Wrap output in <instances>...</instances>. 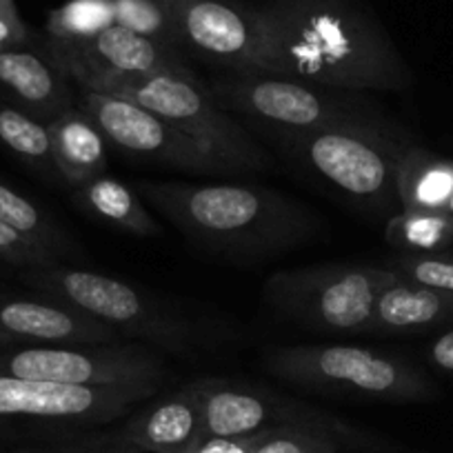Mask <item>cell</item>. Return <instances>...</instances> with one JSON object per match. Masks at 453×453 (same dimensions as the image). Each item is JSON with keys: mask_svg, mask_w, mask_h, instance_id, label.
<instances>
[{"mask_svg": "<svg viewBox=\"0 0 453 453\" xmlns=\"http://www.w3.org/2000/svg\"><path fill=\"white\" fill-rule=\"evenodd\" d=\"M269 76L345 91H404L407 63L389 34L354 0H260Z\"/></svg>", "mask_w": 453, "mask_h": 453, "instance_id": "1", "label": "cell"}, {"mask_svg": "<svg viewBox=\"0 0 453 453\" xmlns=\"http://www.w3.org/2000/svg\"><path fill=\"white\" fill-rule=\"evenodd\" d=\"M138 194L187 241L226 258H272L320 232L311 209L269 187L142 180Z\"/></svg>", "mask_w": 453, "mask_h": 453, "instance_id": "2", "label": "cell"}, {"mask_svg": "<svg viewBox=\"0 0 453 453\" xmlns=\"http://www.w3.org/2000/svg\"><path fill=\"white\" fill-rule=\"evenodd\" d=\"M76 87L123 96L154 111L196 142L225 173L263 172L272 165L267 151L222 109L194 72L109 73L58 60Z\"/></svg>", "mask_w": 453, "mask_h": 453, "instance_id": "3", "label": "cell"}, {"mask_svg": "<svg viewBox=\"0 0 453 453\" xmlns=\"http://www.w3.org/2000/svg\"><path fill=\"white\" fill-rule=\"evenodd\" d=\"M20 276L42 298L87 313L123 340L134 338L156 351L191 354L204 338L198 322L120 278L60 263L23 269Z\"/></svg>", "mask_w": 453, "mask_h": 453, "instance_id": "4", "label": "cell"}, {"mask_svg": "<svg viewBox=\"0 0 453 453\" xmlns=\"http://www.w3.org/2000/svg\"><path fill=\"white\" fill-rule=\"evenodd\" d=\"M272 376L313 391L369 403H413L435 395V385L409 360L354 345L276 347L263 356Z\"/></svg>", "mask_w": 453, "mask_h": 453, "instance_id": "5", "label": "cell"}, {"mask_svg": "<svg viewBox=\"0 0 453 453\" xmlns=\"http://www.w3.org/2000/svg\"><path fill=\"white\" fill-rule=\"evenodd\" d=\"M282 156L367 211L398 203L395 165L409 145L389 127H338L322 132H263ZM400 204V203H398Z\"/></svg>", "mask_w": 453, "mask_h": 453, "instance_id": "6", "label": "cell"}, {"mask_svg": "<svg viewBox=\"0 0 453 453\" xmlns=\"http://www.w3.org/2000/svg\"><path fill=\"white\" fill-rule=\"evenodd\" d=\"M216 103L260 132L307 134L338 127H389L360 91L331 89L269 73H234L209 82Z\"/></svg>", "mask_w": 453, "mask_h": 453, "instance_id": "7", "label": "cell"}, {"mask_svg": "<svg viewBox=\"0 0 453 453\" xmlns=\"http://www.w3.org/2000/svg\"><path fill=\"white\" fill-rule=\"evenodd\" d=\"M394 278L385 265H307L269 276L265 300L278 316L304 329L360 335L372 329L378 294Z\"/></svg>", "mask_w": 453, "mask_h": 453, "instance_id": "8", "label": "cell"}, {"mask_svg": "<svg viewBox=\"0 0 453 453\" xmlns=\"http://www.w3.org/2000/svg\"><path fill=\"white\" fill-rule=\"evenodd\" d=\"M156 385L82 387L0 376V438H73L129 416Z\"/></svg>", "mask_w": 453, "mask_h": 453, "instance_id": "9", "label": "cell"}, {"mask_svg": "<svg viewBox=\"0 0 453 453\" xmlns=\"http://www.w3.org/2000/svg\"><path fill=\"white\" fill-rule=\"evenodd\" d=\"M0 376L82 387H160L169 378L163 356L141 342L120 345L0 347Z\"/></svg>", "mask_w": 453, "mask_h": 453, "instance_id": "10", "label": "cell"}, {"mask_svg": "<svg viewBox=\"0 0 453 453\" xmlns=\"http://www.w3.org/2000/svg\"><path fill=\"white\" fill-rule=\"evenodd\" d=\"M76 89L78 107L89 113L107 142L129 158L196 176L225 173L191 138L142 104L89 87Z\"/></svg>", "mask_w": 453, "mask_h": 453, "instance_id": "11", "label": "cell"}, {"mask_svg": "<svg viewBox=\"0 0 453 453\" xmlns=\"http://www.w3.org/2000/svg\"><path fill=\"white\" fill-rule=\"evenodd\" d=\"M182 47L238 73H269L263 19L238 0H169Z\"/></svg>", "mask_w": 453, "mask_h": 453, "instance_id": "12", "label": "cell"}, {"mask_svg": "<svg viewBox=\"0 0 453 453\" xmlns=\"http://www.w3.org/2000/svg\"><path fill=\"white\" fill-rule=\"evenodd\" d=\"M194 385L200 398V435L209 438H247L278 425L326 416L320 409L247 382L200 378Z\"/></svg>", "mask_w": 453, "mask_h": 453, "instance_id": "13", "label": "cell"}, {"mask_svg": "<svg viewBox=\"0 0 453 453\" xmlns=\"http://www.w3.org/2000/svg\"><path fill=\"white\" fill-rule=\"evenodd\" d=\"M69 85H73L72 78L47 42L0 51V100L25 109L42 123H51L76 104Z\"/></svg>", "mask_w": 453, "mask_h": 453, "instance_id": "14", "label": "cell"}, {"mask_svg": "<svg viewBox=\"0 0 453 453\" xmlns=\"http://www.w3.org/2000/svg\"><path fill=\"white\" fill-rule=\"evenodd\" d=\"M0 334L38 345H120L113 329L54 300L0 296Z\"/></svg>", "mask_w": 453, "mask_h": 453, "instance_id": "15", "label": "cell"}, {"mask_svg": "<svg viewBox=\"0 0 453 453\" xmlns=\"http://www.w3.org/2000/svg\"><path fill=\"white\" fill-rule=\"evenodd\" d=\"M51 54L58 60L82 65L87 69L109 73H160V72H191L182 60L180 51L158 41L132 32L120 25H111L91 41L78 45L45 41Z\"/></svg>", "mask_w": 453, "mask_h": 453, "instance_id": "16", "label": "cell"}, {"mask_svg": "<svg viewBox=\"0 0 453 453\" xmlns=\"http://www.w3.org/2000/svg\"><path fill=\"white\" fill-rule=\"evenodd\" d=\"M120 435L145 453H185L200 438V398L194 382L134 409Z\"/></svg>", "mask_w": 453, "mask_h": 453, "instance_id": "17", "label": "cell"}, {"mask_svg": "<svg viewBox=\"0 0 453 453\" xmlns=\"http://www.w3.org/2000/svg\"><path fill=\"white\" fill-rule=\"evenodd\" d=\"M453 322V296L395 276L376 298L369 334L409 335Z\"/></svg>", "mask_w": 453, "mask_h": 453, "instance_id": "18", "label": "cell"}, {"mask_svg": "<svg viewBox=\"0 0 453 453\" xmlns=\"http://www.w3.org/2000/svg\"><path fill=\"white\" fill-rule=\"evenodd\" d=\"M251 453H389V447L326 413L260 431Z\"/></svg>", "mask_w": 453, "mask_h": 453, "instance_id": "19", "label": "cell"}, {"mask_svg": "<svg viewBox=\"0 0 453 453\" xmlns=\"http://www.w3.org/2000/svg\"><path fill=\"white\" fill-rule=\"evenodd\" d=\"M60 180L76 189L107 172V138L78 104L47 123Z\"/></svg>", "mask_w": 453, "mask_h": 453, "instance_id": "20", "label": "cell"}, {"mask_svg": "<svg viewBox=\"0 0 453 453\" xmlns=\"http://www.w3.org/2000/svg\"><path fill=\"white\" fill-rule=\"evenodd\" d=\"M72 200L91 220L120 234L138 238H154L160 234L158 222L145 207L141 194L107 173L72 189Z\"/></svg>", "mask_w": 453, "mask_h": 453, "instance_id": "21", "label": "cell"}, {"mask_svg": "<svg viewBox=\"0 0 453 453\" xmlns=\"http://www.w3.org/2000/svg\"><path fill=\"white\" fill-rule=\"evenodd\" d=\"M395 194L400 209L447 211L453 200V160L404 145L395 165Z\"/></svg>", "mask_w": 453, "mask_h": 453, "instance_id": "22", "label": "cell"}, {"mask_svg": "<svg viewBox=\"0 0 453 453\" xmlns=\"http://www.w3.org/2000/svg\"><path fill=\"white\" fill-rule=\"evenodd\" d=\"M0 145L29 169L38 172V176L63 182L54 163L47 123L5 100H0Z\"/></svg>", "mask_w": 453, "mask_h": 453, "instance_id": "23", "label": "cell"}, {"mask_svg": "<svg viewBox=\"0 0 453 453\" xmlns=\"http://www.w3.org/2000/svg\"><path fill=\"white\" fill-rule=\"evenodd\" d=\"M0 222H5L20 236L29 238L32 242L41 245L58 260L81 258L82 251L78 242L65 232L63 226L50 216L42 207L25 198L16 189L0 182Z\"/></svg>", "mask_w": 453, "mask_h": 453, "instance_id": "24", "label": "cell"}, {"mask_svg": "<svg viewBox=\"0 0 453 453\" xmlns=\"http://www.w3.org/2000/svg\"><path fill=\"white\" fill-rule=\"evenodd\" d=\"M387 245L398 254H435L453 245V216L435 209H400L385 225Z\"/></svg>", "mask_w": 453, "mask_h": 453, "instance_id": "25", "label": "cell"}, {"mask_svg": "<svg viewBox=\"0 0 453 453\" xmlns=\"http://www.w3.org/2000/svg\"><path fill=\"white\" fill-rule=\"evenodd\" d=\"M116 25L111 0H67L47 16V41L78 45Z\"/></svg>", "mask_w": 453, "mask_h": 453, "instance_id": "26", "label": "cell"}, {"mask_svg": "<svg viewBox=\"0 0 453 453\" xmlns=\"http://www.w3.org/2000/svg\"><path fill=\"white\" fill-rule=\"evenodd\" d=\"M116 25L158 41L163 45L182 50L180 32L169 0H111Z\"/></svg>", "mask_w": 453, "mask_h": 453, "instance_id": "27", "label": "cell"}, {"mask_svg": "<svg viewBox=\"0 0 453 453\" xmlns=\"http://www.w3.org/2000/svg\"><path fill=\"white\" fill-rule=\"evenodd\" d=\"M385 267L404 280L453 296V254L449 250L435 254H395Z\"/></svg>", "mask_w": 453, "mask_h": 453, "instance_id": "28", "label": "cell"}, {"mask_svg": "<svg viewBox=\"0 0 453 453\" xmlns=\"http://www.w3.org/2000/svg\"><path fill=\"white\" fill-rule=\"evenodd\" d=\"M25 453H145L134 447L120 435V431H89V434L73 435V438L56 440L47 447L32 449Z\"/></svg>", "mask_w": 453, "mask_h": 453, "instance_id": "29", "label": "cell"}, {"mask_svg": "<svg viewBox=\"0 0 453 453\" xmlns=\"http://www.w3.org/2000/svg\"><path fill=\"white\" fill-rule=\"evenodd\" d=\"M0 260L20 269L51 267V265L60 263L56 256H51L50 251L42 250L41 245L32 242L29 238L20 236L5 222H0Z\"/></svg>", "mask_w": 453, "mask_h": 453, "instance_id": "30", "label": "cell"}, {"mask_svg": "<svg viewBox=\"0 0 453 453\" xmlns=\"http://www.w3.org/2000/svg\"><path fill=\"white\" fill-rule=\"evenodd\" d=\"M256 435H247V438H209V435H200L185 453H251L254 451Z\"/></svg>", "mask_w": 453, "mask_h": 453, "instance_id": "31", "label": "cell"}, {"mask_svg": "<svg viewBox=\"0 0 453 453\" xmlns=\"http://www.w3.org/2000/svg\"><path fill=\"white\" fill-rule=\"evenodd\" d=\"M426 360L440 373L453 376V326L442 331L438 338L426 347Z\"/></svg>", "mask_w": 453, "mask_h": 453, "instance_id": "32", "label": "cell"}, {"mask_svg": "<svg viewBox=\"0 0 453 453\" xmlns=\"http://www.w3.org/2000/svg\"><path fill=\"white\" fill-rule=\"evenodd\" d=\"M29 29L19 16V12L12 14H0V51L12 50V47L27 45Z\"/></svg>", "mask_w": 453, "mask_h": 453, "instance_id": "33", "label": "cell"}, {"mask_svg": "<svg viewBox=\"0 0 453 453\" xmlns=\"http://www.w3.org/2000/svg\"><path fill=\"white\" fill-rule=\"evenodd\" d=\"M12 12H19L14 0H0V14H12Z\"/></svg>", "mask_w": 453, "mask_h": 453, "instance_id": "34", "label": "cell"}, {"mask_svg": "<svg viewBox=\"0 0 453 453\" xmlns=\"http://www.w3.org/2000/svg\"><path fill=\"white\" fill-rule=\"evenodd\" d=\"M12 345H25V342H20V340L12 338V335L7 334H0V347H12Z\"/></svg>", "mask_w": 453, "mask_h": 453, "instance_id": "35", "label": "cell"}, {"mask_svg": "<svg viewBox=\"0 0 453 453\" xmlns=\"http://www.w3.org/2000/svg\"><path fill=\"white\" fill-rule=\"evenodd\" d=\"M447 211L451 213V216H453V200H451V204H449V209H447Z\"/></svg>", "mask_w": 453, "mask_h": 453, "instance_id": "36", "label": "cell"}]
</instances>
